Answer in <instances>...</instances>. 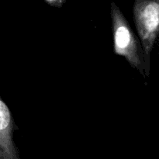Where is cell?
Here are the masks:
<instances>
[{
    "label": "cell",
    "instance_id": "obj_2",
    "mask_svg": "<svg viewBox=\"0 0 159 159\" xmlns=\"http://www.w3.org/2000/svg\"><path fill=\"white\" fill-rule=\"evenodd\" d=\"M134 22L144 53L148 59L159 35V0H136Z\"/></svg>",
    "mask_w": 159,
    "mask_h": 159
},
{
    "label": "cell",
    "instance_id": "obj_1",
    "mask_svg": "<svg viewBox=\"0 0 159 159\" xmlns=\"http://www.w3.org/2000/svg\"><path fill=\"white\" fill-rule=\"evenodd\" d=\"M113 26V51L124 57L132 68L144 78L150 74V59L144 53L139 37L136 36L120 8L111 2L110 12Z\"/></svg>",
    "mask_w": 159,
    "mask_h": 159
},
{
    "label": "cell",
    "instance_id": "obj_4",
    "mask_svg": "<svg viewBox=\"0 0 159 159\" xmlns=\"http://www.w3.org/2000/svg\"><path fill=\"white\" fill-rule=\"evenodd\" d=\"M65 0H45V2L48 4L51 5V6L54 7H62L64 3H65Z\"/></svg>",
    "mask_w": 159,
    "mask_h": 159
},
{
    "label": "cell",
    "instance_id": "obj_3",
    "mask_svg": "<svg viewBox=\"0 0 159 159\" xmlns=\"http://www.w3.org/2000/svg\"><path fill=\"white\" fill-rule=\"evenodd\" d=\"M18 130L12 113L0 97V159H20L14 142V132Z\"/></svg>",
    "mask_w": 159,
    "mask_h": 159
}]
</instances>
